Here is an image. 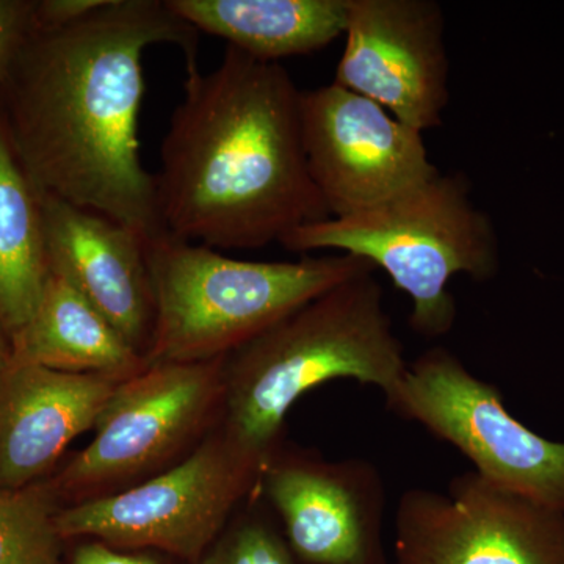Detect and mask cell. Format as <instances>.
Here are the masks:
<instances>
[{"label":"cell","instance_id":"1","mask_svg":"<svg viewBox=\"0 0 564 564\" xmlns=\"http://www.w3.org/2000/svg\"><path fill=\"white\" fill-rule=\"evenodd\" d=\"M174 44L198 66L199 32L166 0H102L62 24H33L0 74V124L41 193L166 234L155 176L141 163L143 54Z\"/></svg>","mask_w":564,"mask_h":564},{"label":"cell","instance_id":"2","mask_svg":"<svg viewBox=\"0 0 564 564\" xmlns=\"http://www.w3.org/2000/svg\"><path fill=\"white\" fill-rule=\"evenodd\" d=\"M302 91L281 63L226 47L187 69L155 176L166 231L220 250H258L329 218L307 169Z\"/></svg>","mask_w":564,"mask_h":564},{"label":"cell","instance_id":"3","mask_svg":"<svg viewBox=\"0 0 564 564\" xmlns=\"http://www.w3.org/2000/svg\"><path fill=\"white\" fill-rule=\"evenodd\" d=\"M408 370L375 272L334 285L225 358L220 430L269 463L293 404L318 386L355 380L391 395Z\"/></svg>","mask_w":564,"mask_h":564},{"label":"cell","instance_id":"4","mask_svg":"<svg viewBox=\"0 0 564 564\" xmlns=\"http://www.w3.org/2000/svg\"><path fill=\"white\" fill-rule=\"evenodd\" d=\"M148 265L155 310L150 364L228 356L334 285L377 270L351 254L240 261L170 232L148 242Z\"/></svg>","mask_w":564,"mask_h":564},{"label":"cell","instance_id":"5","mask_svg":"<svg viewBox=\"0 0 564 564\" xmlns=\"http://www.w3.org/2000/svg\"><path fill=\"white\" fill-rule=\"evenodd\" d=\"M292 252L337 250L389 274L410 296V326L437 339L454 329L456 302L448 284L458 274L492 280L500 270L496 226L470 196L463 173L434 180L391 202L293 229L281 242Z\"/></svg>","mask_w":564,"mask_h":564},{"label":"cell","instance_id":"6","mask_svg":"<svg viewBox=\"0 0 564 564\" xmlns=\"http://www.w3.org/2000/svg\"><path fill=\"white\" fill-rule=\"evenodd\" d=\"M265 464L220 426L162 473L122 491L61 508L63 540L88 538L122 551H161L195 563L221 536Z\"/></svg>","mask_w":564,"mask_h":564},{"label":"cell","instance_id":"7","mask_svg":"<svg viewBox=\"0 0 564 564\" xmlns=\"http://www.w3.org/2000/svg\"><path fill=\"white\" fill-rule=\"evenodd\" d=\"M225 358L150 364L122 381L99 414L91 443L50 481L58 499L79 503L122 491L180 458L212 419L221 421Z\"/></svg>","mask_w":564,"mask_h":564},{"label":"cell","instance_id":"8","mask_svg":"<svg viewBox=\"0 0 564 564\" xmlns=\"http://www.w3.org/2000/svg\"><path fill=\"white\" fill-rule=\"evenodd\" d=\"M386 404L454 445L489 484L564 513V443L516 419L499 389L475 377L454 352H422Z\"/></svg>","mask_w":564,"mask_h":564},{"label":"cell","instance_id":"9","mask_svg":"<svg viewBox=\"0 0 564 564\" xmlns=\"http://www.w3.org/2000/svg\"><path fill=\"white\" fill-rule=\"evenodd\" d=\"M393 563L564 564V513L470 470L400 497Z\"/></svg>","mask_w":564,"mask_h":564},{"label":"cell","instance_id":"10","mask_svg":"<svg viewBox=\"0 0 564 564\" xmlns=\"http://www.w3.org/2000/svg\"><path fill=\"white\" fill-rule=\"evenodd\" d=\"M307 169L329 217L370 209L434 180L422 132L336 82L302 91Z\"/></svg>","mask_w":564,"mask_h":564},{"label":"cell","instance_id":"11","mask_svg":"<svg viewBox=\"0 0 564 564\" xmlns=\"http://www.w3.org/2000/svg\"><path fill=\"white\" fill-rule=\"evenodd\" d=\"M336 84L417 129L440 128L451 101L445 14L434 0H348Z\"/></svg>","mask_w":564,"mask_h":564},{"label":"cell","instance_id":"12","mask_svg":"<svg viewBox=\"0 0 564 564\" xmlns=\"http://www.w3.org/2000/svg\"><path fill=\"white\" fill-rule=\"evenodd\" d=\"M258 488L296 564H391L383 545L384 480L369 459L329 462L280 448Z\"/></svg>","mask_w":564,"mask_h":564},{"label":"cell","instance_id":"13","mask_svg":"<svg viewBox=\"0 0 564 564\" xmlns=\"http://www.w3.org/2000/svg\"><path fill=\"white\" fill-rule=\"evenodd\" d=\"M40 196L51 272L65 278L147 358L155 318L150 240L98 212Z\"/></svg>","mask_w":564,"mask_h":564},{"label":"cell","instance_id":"14","mask_svg":"<svg viewBox=\"0 0 564 564\" xmlns=\"http://www.w3.org/2000/svg\"><path fill=\"white\" fill-rule=\"evenodd\" d=\"M122 381L11 362L0 388V488L44 481L68 445L95 429Z\"/></svg>","mask_w":564,"mask_h":564},{"label":"cell","instance_id":"15","mask_svg":"<svg viewBox=\"0 0 564 564\" xmlns=\"http://www.w3.org/2000/svg\"><path fill=\"white\" fill-rule=\"evenodd\" d=\"M14 364L128 380L150 366L65 278L51 272L35 313L11 334Z\"/></svg>","mask_w":564,"mask_h":564},{"label":"cell","instance_id":"16","mask_svg":"<svg viewBox=\"0 0 564 564\" xmlns=\"http://www.w3.org/2000/svg\"><path fill=\"white\" fill-rule=\"evenodd\" d=\"M198 32L228 41L256 61L325 50L344 35L348 0H166Z\"/></svg>","mask_w":564,"mask_h":564},{"label":"cell","instance_id":"17","mask_svg":"<svg viewBox=\"0 0 564 564\" xmlns=\"http://www.w3.org/2000/svg\"><path fill=\"white\" fill-rule=\"evenodd\" d=\"M50 276L40 192L0 124V322L10 336L35 313Z\"/></svg>","mask_w":564,"mask_h":564},{"label":"cell","instance_id":"18","mask_svg":"<svg viewBox=\"0 0 564 564\" xmlns=\"http://www.w3.org/2000/svg\"><path fill=\"white\" fill-rule=\"evenodd\" d=\"M57 502L50 481L0 488V564H63Z\"/></svg>","mask_w":564,"mask_h":564},{"label":"cell","instance_id":"19","mask_svg":"<svg viewBox=\"0 0 564 564\" xmlns=\"http://www.w3.org/2000/svg\"><path fill=\"white\" fill-rule=\"evenodd\" d=\"M193 564H296L284 534L261 516H245Z\"/></svg>","mask_w":564,"mask_h":564},{"label":"cell","instance_id":"20","mask_svg":"<svg viewBox=\"0 0 564 564\" xmlns=\"http://www.w3.org/2000/svg\"><path fill=\"white\" fill-rule=\"evenodd\" d=\"M35 17V2L0 0V74Z\"/></svg>","mask_w":564,"mask_h":564},{"label":"cell","instance_id":"21","mask_svg":"<svg viewBox=\"0 0 564 564\" xmlns=\"http://www.w3.org/2000/svg\"><path fill=\"white\" fill-rule=\"evenodd\" d=\"M63 564H162L144 551H122L102 541L88 540L77 545Z\"/></svg>","mask_w":564,"mask_h":564},{"label":"cell","instance_id":"22","mask_svg":"<svg viewBox=\"0 0 564 564\" xmlns=\"http://www.w3.org/2000/svg\"><path fill=\"white\" fill-rule=\"evenodd\" d=\"M11 362H13V350H11L10 334L7 332L6 326L0 322V388L6 381L7 373H9Z\"/></svg>","mask_w":564,"mask_h":564},{"label":"cell","instance_id":"23","mask_svg":"<svg viewBox=\"0 0 564 564\" xmlns=\"http://www.w3.org/2000/svg\"><path fill=\"white\" fill-rule=\"evenodd\" d=\"M391 564H395V563H391Z\"/></svg>","mask_w":564,"mask_h":564}]
</instances>
